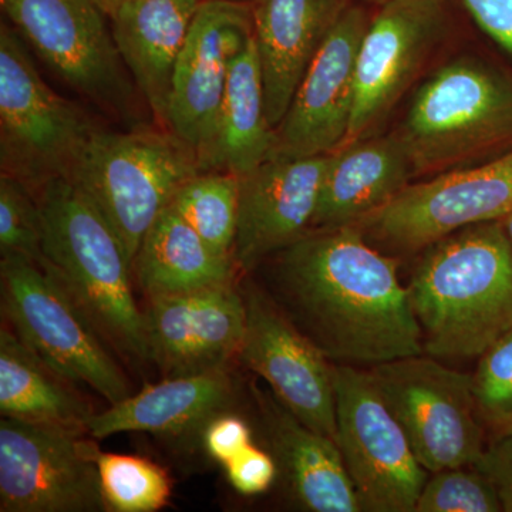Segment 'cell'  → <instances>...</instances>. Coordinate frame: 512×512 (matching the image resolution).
Wrapping results in <instances>:
<instances>
[{
  "label": "cell",
  "mask_w": 512,
  "mask_h": 512,
  "mask_svg": "<svg viewBox=\"0 0 512 512\" xmlns=\"http://www.w3.org/2000/svg\"><path fill=\"white\" fill-rule=\"evenodd\" d=\"M275 299L333 365L372 369L424 353L399 258L355 227L312 229L274 255Z\"/></svg>",
  "instance_id": "obj_1"
},
{
  "label": "cell",
  "mask_w": 512,
  "mask_h": 512,
  "mask_svg": "<svg viewBox=\"0 0 512 512\" xmlns=\"http://www.w3.org/2000/svg\"><path fill=\"white\" fill-rule=\"evenodd\" d=\"M406 286L424 353L478 360L512 329V239L503 221L471 225L423 249Z\"/></svg>",
  "instance_id": "obj_2"
},
{
  "label": "cell",
  "mask_w": 512,
  "mask_h": 512,
  "mask_svg": "<svg viewBox=\"0 0 512 512\" xmlns=\"http://www.w3.org/2000/svg\"><path fill=\"white\" fill-rule=\"evenodd\" d=\"M35 192L43 222L39 265L62 282L101 338L130 359L150 360L144 312L131 286L133 266L114 229L67 178Z\"/></svg>",
  "instance_id": "obj_3"
},
{
  "label": "cell",
  "mask_w": 512,
  "mask_h": 512,
  "mask_svg": "<svg viewBox=\"0 0 512 512\" xmlns=\"http://www.w3.org/2000/svg\"><path fill=\"white\" fill-rule=\"evenodd\" d=\"M393 131L416 178L503 156L512 150V73L458 56L421 84Z\"/></svg>",
  "instance_id": "obj_4"
},
{
  "label": "cell",
  "mask_w": 512,
  "mask_h": 512,
  "mask_svg": "<svg viewBox=\"0 0 512 512\" xmlns=\"http://www.w3.org/2000/svg\"><path fill=\"white\" fill-rule=\"evenodd\" d=\"M202 173L198 158L173 131H107L87 141L67 180L114 229L131 266L141 242L178 188Z\"/></svg>",
  "instance_id": "obj_5"
},
{
  "label": "cell",
  "mask_w": 512,
  "mask_h": 512,
  "mask_svg": "<svg viewBox=\"0 0 512 512\" xmlns=\"http://www.w3.org/2000/svg\"><path fill=\"white\" fill-rule=\"evenodd\" d=\"M86 111L47 86L25 42L0 28V163L2 174L33 191L69 178L90 137L99 130Z\"/></svg>",
  "instance_id": "obj_6"
},
{
  "label": "cell",
  "mask_w": 512,
  "mask_h": 512,
  "mask_svg": "<svg viewBox=\"0 0 512 512\" xmlns=\"http://www.w3.org/2000/svg\"><path fill=\"white\" fill-rule=\"evenodd\" d=\"M0 279L9 328L47 366L73 384H87L110 406L130 396L106 340L55 275L25 256L5 255Z\"/></svg>",
  "instance_id": "obj_7"
},
{
  "label": "cell",
  "mask_w": 512,
  "mask_h": 512,
  "mask_svg": "<svg viewBox=\"0 0 512 512\" xmlns=\"http://www.w3.org/2000/svg\"><path fill=\"white\" fill-rule=\"evenodd\" d=\"M512 214V150L494 160L410 183L389 204L353 225L384 254H420L471 225Z\"/></svg>",
  "instance_id": "obj_8"
},
{
  "label": "cell",
  "mask_w": 512,
  "mask_h": 512,
  "mask_svg": "<svg viewBox=\"0 0 512 512\" xmlns=\"http://www.w3.org/2000/svg\"><path fill=\"white\" fill-rule=\"evenodd\" d=\"M336 443L362 512H414L429 478L369 369L333 365Z\"/></svg>",
  "instance_id": "obj_9"
},
{
  "label": "cell",
  "mask_w": 512,
  "mask_h": 512,
  "mask_svg": "<svg viewBox=\"0 0 512 512\" xmlns=\"http://www.w3.org/2000/svg\"><path fill=\"white\" fill-rule=\"evenodd\" d=\"M16 32L66 84L121 121L136 120V90L96 0H0Z\"/></svg>",
  "instance_id": "obj_10"
},
{
  "label": "cell",
  "mask_w": 512,
  "mask_h": 512,
  "mask_svg": "<svg viewBox=\"0 0 512 512\" xmlns=\"http://www.w3.org/2000/svg\"><path fill=\"white\" fill-rule=\"evenodd\" d=\"M369 370L421 466L430 474L476 466L485 443L471 375L427 353Z\"/></svg>",
  "instance_id": "obj_11"
},
{
  "label": "cell",
  "mask_w": 512,
  "mask_h": 512,
  "mask_svg": "<svg viewBox=\"0 0 512 512\" xmlns=\"http://www.w3.org/2000/svg\"><path fill=\"white\" fill-rule=\"evenodd\" d=\"M84 431L0 420V511L103 512L97 444Z\"/></svg>",
  "instance_id": "obj_12"
},
{
  "label": "cell",
  "mask_w": 512,
  "mask_h": 512,
  "mask_svg": "<svg viewBox=\"0 0 512 512\" xmlns=\"http://www.w3.org/2000/svg\"><path fill=\"white\" fill-rule=\"evenodd\" d=\"M447 26L446 0L379 6L357 56L355 106L343 146L375 136L439 49Z\"/></svg>",
  "instance_id": "obj_13"
},
{
  "label": "cell",
  "mask_w": 512,
  "mask_h": 512,
  "mask_svg": "<svg viewBox=\"0 0 512 512\" xmlns=\"http://www.w3.org/2000/svg\"><path fill=\"white\" fill-rule=\"evenodd\" d=\"M252 36L251 3L201 0L175 66L168 130L194 151L202 173L217 138L231 64Z\"/></svg>",
  "instance_id": "obj_14"
},
{
  "label": "cell",
  "mask_w": 512,
  "mask_h": 512,
  "mask_svg": "<svg viewBox=\"0 0 512 512\" xmlns=\"http://www.w3.org/2000/svg\"><path fill=\"white\" fill-rule=\"evenodd\" d=\"M242 295L247 322L237 359L303 424L335 439L333 363L268 293L251 285Z\"/></svg>",
  "instance_id": "obj_15"
},
{
  "label": "cell",
  "mask_w": 512,
  "mask_h": 512,
  "mask_svg": "<svg viewBox=\"0 0 512 512\" xmlns=\"http://www.w3.org/2000/svg\"><path fill=\"white\" fill-rule=\"evenodd\" d=\"M370 16L353 5L313 57L275 130L271 158L326 156L348 137L360 45Z\"/></svg>",
  "instance_id": "obj_16"
},
{
  "label": "cell",
  "mask_w": 512,
  "mask_h": 512,
  "mask_svg": "<svg viewBox=\"0 0 512 512\" xmlns=\"http://www.w3.org/2000/svg\"><path fill=\"white\" fill-rule=\"evenodd\" d=\"M247 309L235 282L148 298V357L164 377L201 375L237 359Z\"/></svg>",
  "instance_id": "obj_17"
},
{
  "label": "cell",
  "mask_w": 512,
  "mask_h": 512,
  "mask_svg": "<svg viewBox=\"0 0 512 512\" xmlns=\"http://www.w3.org/2000/svg\"><path fill=\"white\" fill-rule=\"evenodd\" d=\"M328 164L329 154L269 158L239 177L238 272L254 271L311 231Z\"/></svg>",
  "instance_id": "obj_18"
},
{
  "label": "cell",
  "mask_w": 512,
  "mask_h": 512,
  "mask_svg": "<svg viewBox=\"0 0 512 512\" xmlns=\"http://www.w3.org/2000/svg\"><path fill=\"white\" fill-rule=\"evenodd\" d=\"M352 0H255L254 39L264 76L266 116L284 120L303 74Z\"/></svg>",
  "instance_id": "obj_19"
},
{
  "label": "cell",
  "mask_w": 512,
  "mask_h": 512,
  "mask_svg": "<svg viewBox=\"0 0 512 512\" xmlns=\"http://www.w3.org/2000/svg\"><path fill=\"white\" fill-rule=\"evenodd\" d=\"M235 400L237 387L228 367L201 375L164 377L163 382L150 384L106 412L94 414L86 433L94 440H103L140 431L200 443L205 424L234 409Z\"/></svg>",
  "instance_id": "obj_20"
},
{
  "label": "cell",
  "mask_w": 512,
  "mask_h": 512,
  "mask_svg": "<svg viewBox=\"0 0 512 512\" xmlns=\"http://www.w3.org/2000/svg\"><path fill=\"white\" fill-rule=\"evenodd\" d=\"M254 393L271 454L293 503L303 511L362 512L336 440L303 424L274 393Z\"/></svg>",
  "instance_id": "obj_21"
},
{
  "label": "cell",
  "mask_w": 512,
  "mask_h": 512,
  "mask_svg": "<svg viewBox=\"0 0 512 512\" xmlns=\"http://www.w3.org/2000/svg\"><path fill=\"white\" fill-rule=\"evenodd\" d=\"M200 2L133 0L107 16L124 66L154 119L165 128L175 66Z\"/></svg>",
  "instance_id": "obj_22"
},
{
  "label": "cell",
  "mask_w": 512,
  "mask_h": 512,
  "mask_svg": "<svg viewBox=\"0 0 512 512\" xmlns=\"http://www.w3.org/2000/svg\"><path fill=\"white\" fill-rule=\"evenodd\" d=\"M413 178L412 161L394 131L338 148L329 154L312 229L353 227L389 204Z\"/></svg>",
  "instance_id": "obj_23"
},
{
  "label": "cell",
  "mask_w": 512,
  "mask_h": 512,
  "mask_svg": "<svg viewBox=\"0 0 512 512\" xmlns=\"http://www.w3.org/2000/svg\"><path fill=\"white\" fill-rule=\"evenodd\" d=\"M147 298L235 282L234 259L217 254L171 205L148 229L133 262Z\"/></svg>",
  "instance_id": "obj_24"
},
{
  "label": "cell",
  "mask_w": 512,
  "mask_h": 512,
  "mask_svg": "<svg viewBox=\"0 0 512 512\" xmlns=\"http://www.w3.org/2000/svg\"><path fill=\"white\" fill-rule=\"evenodd\" d=\"M275 130L266 116L264 76L254 36L235 57L205 171L249 173L271 158Z\"/></svg>",
  "instance_id": "obj_25"
},
{
  "label": "cell",
  "mask_w": 512,
  "mask_h": 512,
  "mask_svg": "<svg viewBox=\"0 0 512 512\" xmlns=\"http://www.w3.org/2000/svg\"><path fill=\"white\" fill-rule=\"evenodd\" d=\"M72 382L47 366L9 326L0 329V414L8 419L84 431L92 407Z\"/></svg>",
  "instance_id": "obj_26"
},
{
  "label": "cell",
  "mask_w": 512,
  "mask_h": 512,
  "mask_svg": "<svg viewBox=\"0 0 512 512\" xmlns=\"http://www.w3.org/2000/svg\"><path fill=\"white\" fill-rule=\"evenodd\" d=\"M170 205L217 254L232 258L238 227L239 175L225 171L194 175L178 188Z\"/></svg>",
  "instance_id": "obj_27"
},
{
  "label": "cell",
  "mask_w": 512,
  "mask_h": 512,
  "mask_svg": "<svg viewBox=\"0 0 512 512\" xmlns=\"http://www.w3.org/2000/svg\"><path fill=\"white\" fill-rule=\"evenodd\" d=\"M101 493L107 511L156 512L170 503L173 483L163 467L146 457L104 453L96 447Z\"/></svg>",
  "instance_id": "obj_28"
},
{
  "label": "cell",
  "mask_w": 512,
  "mask_h": 512,
  "mask_svg": "<svg viewBox=\"0 0 512 512\" xmlns=\"http://www.w3.org/2000/svg\"><path fill=\"white\" fill-rule=\"evenodd\" d=\"M494 485L476 466L446 468L427 478L414 512H501Z\"/></svg>",
  "instance_id": "obj_29"
},
{
  "label": "cell",
  "mask_w": 512,
  "mask_h": 512,
  "mask_svg": "<svg viewBox=\"0 0 512 512\" xmlns=\"http://www.w3.org/2000/svg\"><path fill=\"white\" fill-rule=\"evenodd\" d=\"M0 254L43 261V222L36 192L22 181L0 175Z\"/></svg>",
  "instance_id": "obj_30"
},
{
  "label": "cell",
  "mask_w": 512,
  "mask_h": 512,
  "mask_svg": "<svg viewBox=\"0 0 512 512\" xmlns=\"http://www.w3.org/2000/svg\"><path fill=\"white\" fill-rule=\"evenodd\" d=\"M471 383L481 419L501 431L512 426V329L478 357Z\"/></svg>",
  "instance_id": "obj_31"
},
{
  "label": "cell",
  "mask_w": 512,
  "mask_h": 512,
  "mask_svg": "<svg viewBox=\"0 0 512 512\" xmlns=\"http://www.w3.org/2000/svg\"><path fill=\"white\" fill-rule=\"evenodd\" d=\"M249 446H252L251 427L234 409L212 417L202 429L200 447L221 466L244 453Z\"/></svg>",
  "instance_id": "obj_32"
},
{
  "label": "cell",
  "mask_w": 512,
  "mask_h": 512,
  "mask_svg": "<svg viewBox=\"0 0 512 512\" xmlns=\"http://www.w3.org/2000/svg\"><path fill=\"white\" fill-rule=\"evenodd\" d=\"M222 468L231 487L245 497L266 493L279 473L274 456L254 444Z\"/></svg>",
  "instance_id": "obj_33"
},
{
  "label": "cell",
  "mask_w": 512,
  "mask_h": 512,
  "mask_svg": "<svg viewBox=\"0 0 512 512\" xmlns=\"http://www.w3.org/2000/svg\"><path fill=\"white\" fill-rule=\"evenodd\" d=\"M494 485L504 512H512V431L505 430L485 446L476 464Z\"/></svg>",
  "instance_id": "obj_34"
},
{
  "label": "cell",
  "mask_w": 512,
  "mask_h": 512,
  "mask_svg": "<svg viewBox=\"0 0 512 512\" xmlns=\"http://www.w3.org/2000/svg\"><path fill=\"white\" fill-rule=\"evenodd\" d=\"M485 35L512 57V0H461Z\"/></svg>",
  "instance_id": "obj_35"
},
{
  "label": "cell",
  "mask_w": 512,
  "mask_h": 512,
  "mask_svg": "<svg viewBox=\"0 0 512 512\" xmlns=\"http://www.w3.org/2000/svg\"><path fill=\"white\" fill-rule=\"evenodd\" d=\"M96 2L100 9L103 10L104 15L109 16L111 12H114L120 6L126 5L128 2H133V0H96Z\"/></svg>",
  "instance_id": "obj_36"
},
{
  "label": "cell",
  "mask_w": 512,
  "mask_h": 512,
  "mask_svg": "<svg viewBox=\"0 0 512 512\" xmlns=\"http://www.w3.org/2000/svg\"><path fill=\"white\" fill-rule=\"evenodd\" d=\"M503 221L505 229H507L508 235H510V238L512 239V214L508 215V217H505Z\"/></svg>",
  "instance_id": "obj_37"
},
{
  "label": "cell",
  "mask_w": 512,
  "mask_h": 512,
  "mask_svg": "<svg viewBox=\"0 0 512 512\" xmlns=\"http://www.w3.org/2000/svg\"><path fill=\"white\" fill-rule=\"evenodd\" d=\"M363 2L372 3V5H376V6H382L383 3L387 2V0H363Z\"/></svg>",
  "instance_id": "obj_38"
},
{
  "label": "cell",
  "mask_w": 512,
  "mask_h": 512,
  "mask_svg": "<svg viewBox=\"0 0 512 512\" xmlns=\"http://www.w3.org/2000/svg\"><path fill=\"white\" fill-rule=\"evenodd\" d=\"M232 2H241V3H254L255 0H232Z\"/></svg>",
  "instance_id": "obj_39"
},
{
  "label": "cell",
  "mask_w": 512,
  "mask_h": 512,
  "mask_svg": "<svg viewBox=\"0 0 512 512\" xmlns=\"http://www.w3.org/2000/svg\"><path fill=\"white\" fill-rule=\"evenodd\" d=\"M507 430H511V431H512V426L508 427V429H507ZM504 431H505V430H504Z\"/></svg>",
  "instance_id": "obj_40"
}]
</instances>
